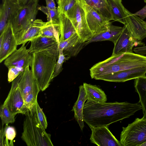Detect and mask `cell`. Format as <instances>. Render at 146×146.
<instances>
[{"label": "cell", "instance_id": "6da1fadb", "mask_svg": "<svg viewBox=\"0 0 146 146\" xmlns=\"http://www.w3.org/2000/svg\"><path fill=\"white\" fill-rule=\"evenodd\" d=\"M141 109L139 102L132 104L126 102H98L87 100L83 107V119L91 129L94 127L109 126L129 118Z\"/></svg>", "mask_w": 146, "mask_h": 146}, {"label": "cell", "instance_id": "7a4b0ae2", "mask_svg": "<svg viewBox=\"0 0 146 146\" xmlns=\"http://www.w3.org/2000/svg\"><path fill=\"white\" fill-rule=\"evenodd\" d=\"M146 66V56L137 53H127L111 56L99 62L90 69L92 79L110 73Z\"/></svg>", "mask_w": 146, "mask_h": 146}, {"label": "cell", "instance_id": "3957f363", "mask_svg": "<svg viewBox=\"0 0 146 146\" xmlns=\"http://www.w3.org/2000/svg\"><path fill=\"white\" fill-rule=\"evenodd\" d=\"M21 138L28 146H53L51 135L47 133L38 119L35 105L25 114Z\"/></svg>", "mask_w": 146, "mask_h": 146}, {"label": "cell", "instance_id": "277c9868", "mask_svg": "<svg viewBox=\"0 0 146 146\" xmlns=\"http://www.w3.org/2000/svg\"><path fill=\"white\" fill-rule=\"evenodd\" d=\"M31 66L33 74L42 91L50 85L57 59L42 52L33 53Z\"/></svg>", "mask_w": 146, "mask_h": 146}, {"label": "cell", "instance_id": "5b68a950", "mask_svg": "<svg viewBox=\"0 0 146 146\" xmlns=\"http://www.w3.org/2000/svg\"><path fill=\"white\" fill-rule=\"evenodd\" d=\"M38 1L29 0L25 3H19L11 22L15 34L29 27L36 20Z\"/></svg>", "mask_w": 146, "mask_h": 146}, {"label": "cell", "instance_id": "8992f818", "mask_svg": "<svg viewBox=\"0 0 146 146\" xmlns=\"http://www.w3.org/2000/svg\"><path fill=\"white\" fill-rule=\"evenodd\" d=\"M120 141L122 146H140L146 142V119L136 118L123 127Z\"/></svg>", "mask_w": 146, "mask_h": 146}, {"label": "cell", "instance_id": "52a82bcc", "mask_svg": "<svg viewBox=\"0 0 146 146\" xmlns=\"http://www.w3.org/2000/svg\"><path fill=\"white\" fill-rule=\"evenodd\" d=\"M23 72L19 74L11 82V90L3 104L7 107L12 113L16 115L19 113L25 114L28 111L18 87L19 82Z\"/></svg>", "mask_w": 146, "mask_h": 146}, {"label": "cell", "instance_id": "ba28073f", "mask_svg": "<svg viewBox=\"0 0 146 146\" xmlns=\"http://www.w3.org/2000/svg\"><path fill=\"white\" fill-rule=\"evenodd\" d=\"M31 45L28 49L32 54L37 52H42L52 56L58 60L59 55V43L55 38L39 36L31 41Z\"/></svg>", "mask_w": 146, "mask_h": 146}, {"label": "cell", "instance_id": "9c48e42d", "mask_svg": "<svg viewBox=\"0 0 146 146\" xmlns=\"http://www.w3.org/2000/svg\"><path fill=\"white\" fill-rule=\"evenodd\" d=\"M69 19L82 42H86L92 38L94 35L87 24L84 10L78 0L74 14Z\"/></svg>", "mask_w": 146, "mask_h": 146}, {"label": "cell", "instance_id": "30bf717a", "mask_svg": "<svg viewBox=\"0 0 146 146\" xmlns=\"http://www.w3.org/2000/svg\"><path fill=\"white\" fill-rule=\"evenodd\" d=\"M78 0L84 10L87 24L93 35L106 30L110 22L104 19L84 0Z\"/></svg>", "mask_w": 146, "mask_h": 146}, {"label": "cell", "instance_id": "8fae6325", "mask_svg": "<svg viewBox=\"0 0 146 146\" xmlns=\"http://www.w3.org/2000/svg\"><path fill=\"white\" fill-rule=\"evenodd\" d=\"M17 42L11 23L9 22L0 36V62L17 50Z\"/></svg>", "mask_w": 146, "mask_h": 146}, {"label": "cell", "instance_id": "7c38bea8", "mask_svg": "<svg viewBox=\"0 0 146 146\" xmlns=\"http://www.w3.org/2000/svg\"><path fill=\"white\" fill-rule=\"evenodd\" d=\"M108 126L96 127L91 129V142L99 146H122L112 133Z\"/></svg>", "mask_w": 146, "mask_h": 146}, {"label": "cell", "instance_id": "4fadbf2b", "mask_svg": "<svg viewBox=\"0 0 146 146\" xmlns=\"http://www.w3.org/2000/svg\"><path fill=\"white\" fill-rule=\"evenodd\" d=\"M144 46L141 41L136 40L130 33L126 26L124 25L123 31L116 42L112 55H121L127 53H132L134 46Z\"/></svg>", "mask_w": 146, "mask_h": 146}, {"label": "cell", "instance_id": "5bb4252c", "mask_svg": "<svg viewBox=\"0 0 146 146\" xmlns=\"http://www.w3.org/2000/svg\"><path fill=\"white\" fill-rule=\"evenodd\" d=\"M146 66L107 74L95 79L114 82H124L145 75Z\"/></svg>", "mask_w": 146, "mask_h": 146}, {"label": "cell", "instance_id": "9a60e30c", "mask_svg": "<svg viewBox=\"0 0 146 146\" xmlns=\"http://www.w3.org/2000/svg\"><path fill=\"white\" fill-rule=\"evenodd\" d=\"M125 24L130 33L137 40L141 41L146 37V23L137 16L125 8Z\"/></svg>", "mask_w": 146, "mask_h": 146}, {"label": "cell", "instance_id": "2e32d148", "mask_svg": "<svg viewBox=\"0 0 146 146\" xmlns=\"http://www.w3.org/2000/svg\"><path fill=\"white\" fill-rule=\"evenodd\" d=\"M25 44H23L19 49L5 60L4 64L7 67L14 66L25 70L27 67L31 66L32 55L27 49Z\"/></svg>", "mask_w": 146, "mask_h": 146}, {"label": "cell", "instance_id": "e0dca14e", "mask_svg": "<svg viewBox=\"0 0 146 146\" xmlns=\"http://www.w3.org/2000/svg\"><path fill=\"white\" fill-rule=\"evenodd\" d=\"M46 23L40 19H36L29 27L15 34L17 45L25 44L39 36Z\"/></svg>", "mask_w": 146, "mask_h": 146}, {"label": "cell", "instance_id": "ac0fdd59", "mask_svg": "<svg viewBox=\"0 0 146 146\" xmlns=\"http://www.w3.org/2000/svg\"><path fill=\"white\" fill-rule=\"evenodd\" d=\"M85 46V42H82L76 33L66 40L60 42L59 49L62 50L65 56L70 57L77 56Z\"/></svg>", "mask_w": 146, "mask_h": 146}, {"label": "cell", "instance_id": "d6986e66", "mask_svg": "<svg viewBox=\"0 0 146 146\" xmlns=\"http://www.w3.org/2000/svg\"><path fill=\"white\" fill-rule=\"evenodd\" d=\"M19 5L17 0H2L0 9V32L1 34L13 16Z\"/></svg>", "mask_w": 146, "mask_h": 146}, {"label": "cell", "instance_id": "ffe728a7", "mask_svg": "<svg viewBox=\"0 0 146 146\" xmlns=\"http://www.w3.org/2000/svg\"><path fill=\"white\" fill-rule=\"evenodd\" d=\"M18 87L23 99L31 92L40 90L29 66L25 69L19 82Z\"/></svg>", "mask_w": 146, "mask_h": 146}, {"label": "cell", "instance_id": "44dd1931", "mask_svg": "<svg viewBox=\"0 0 146 146\" xmlns=\"http://www.w3.org/2000/svg\"><path fill=\"white\" fill-rule=\"evenodd\" d=\"M123 27L115 26L110 22L107 29L99 34L94 35L90 40L85 42V46L94 42L108 40L115 44L119 37Z\"/></svg>", "mask_w": 146, "mask_h": 146}, {"label": "cell", "instance_id": "7402d4cb", "mask_svg": "<svg viewBox=\"0 0 146 146\" xmlns=\"http://www.w3.org/2000/svg\"><path fill=\"white\" fill-rule=\"evenodd\" d=\"M79 91L77 100L74 104L72 111L74 112V117L79 124L81 131L84 127L83 110L85 102L87 100L86 94L83 85L79 87Z\"/></svg>", "mask_w": 146, "mask_h": 146}, {"label": "cell", "instance_id": "603a6c76", "mask_svg": "<svg viewBox=\"0 0 146 146\" xmlns=\"http://www.w3.org/2000/svg\"><path fill=\"white\" fill-rule=\"evenodd\" d=\"M86 3L107 21L113 20L106 0H90Z\"/></svg>", "mask_w": 146, "mask_h": 146}, {"label": "cell", "instance_id": "cb8c5ba5", "mask_svg": "<svg viewBox=\"0 0 146 146\" xmlns=\"http://www.w3.org/2000/svg\"><path fill=\"white\" fill-rule=\"evenodd\" d=\"M60 42L65 40L76 33L70 19L62 13H59Z\"/></svg>", "mask_w": 146, "mask_h": 146}, {"label": "cell", "instance_id": "d4e9b609", "mask_svg": "<svg viewBox=\"0 0 146 146\" xmlns=\"http://www.w3.org/2000/svg\"><path fill=\"white\" fill-rule=\"evenodd\" d=\"M106 1L110 8L113 20L125 25L126 23L125 8L122 4V0Z\"/></svg>", "mask_w": 146, "mask_h": 146}, {"label": "cell", "instance_id": "484cf974", "mask_svg": "<svg viewBox=\"0 0 146 146\" xmlns=\"http://www.w3.org/2000/svg\"><path fill=\"white\" fill-rule=\"evenodd\" d=\"M134 87L138 94L142 107L143 118L146 119V75L134 79Z\"/></svg>", "mask_w": 146, "mask_h": 146}, {"label": "cell", "instance_id": "4316f807", "mask_svg": "<svg viewBox=\"0 0 146 146\" xmlns=\"http://www.w3.org/2000/svg\"><path fill=\"white\" fill-rule=\"evenodd\" d=\"M86 90L87 100H91L98 102H105L107 100V96L102 89L96 85L83 83Z\"/></svg>", "mask_w": 146, "mask_h": 146}, {"label": "cell", "instance_id": "83f0119b", "mask_svg": "<svg viewBox=\"0 0 146 146\" xmlns=\"http://www.w3.org/2000/svg\"><path fill=\"white\" fill-rule=\"evenodd\" d=\"M16 134V131L14 127L7 124L4 128L2 126L0 131V146H14L13 141Z\"/></svg>", "mask_w": 146, "mask_h": 146}, {"label": "cell", "instance_id": "f1b7e54d", "mask_svg": "<svg viewBox=\"0 0 146 146\" xmlns=\"http://www.w3.org/2000/svg\"><path fill=\"white\" fill-rule=\"evenodd\" d=\"M60 28L59 24L47 22L41 29L39 36L53 38L60 42Z\"/></svg>", "mask_w": 146, "mask_h": 146}, {"label": "cell", "instance_id": "f546056e", "mask_svg": "<svg viewBox=\"0 0 146 146\" xmlns=\"http://www.w3.org/2000/svg\"><path fill=\"white\" fill-rule=\"evenodd\" d=\"M16 115L12 113L7 107L3 104L0 107V117L1 120L2 126L4 124L8 125L13 123L15 121Z\"/></svg>", "mask_w": 146, "mask_h": 146}, {"label": "cell", "instance_id": "4dcf8cb0", "mask_svg": "<svg viewBox=\"0 0 146 146\" xmlns=\"http://www.w3.org/2000/svg\"><path fill=\"white\" fill-rule=\"evenodd\" d=\"M38 9L47 16V22L60 24L59 13L57 9H51L44 6H40Z\"/></svg>", "mask_w": 146, "mask_h": 146}, {"label": "cell", "instance_id": "1f68e13d", "mask_svg": "<svg viewBox=\"0 0 146 146\" xmlns=\"http://www.w3.org/2000/svg\"><path fill=\"white\" fill-rule=\"evenodd\" d=\"M59 55L52 75V79L56 77L61 72L63 69L62 65L63 63L70 58L69 56H65L63 54L62 50L59 49Z\"/></svg>", "mask_w": 146, "mask_h": 146}, {"label": "cell", "instance_id": "d6a6232c", "mask_svg": "<svg viewBox=\"0 0 146 146\" xmlns=\"http://www.w3.org/2000/svg\"><path fill=\"white\" fill-rule=\"evenodd\" d=\"M76 2L77 0H70L58 11L59 13H63L69 19L74 14Z\"/></svg>", "mask_w": 146, "mask_h": 146}, {"label": "cell", "instance_id": "836d02e7", "mask_svg": "<svg viewBox=\"0 0 146 146\" xmlns=\"http://www.w3.org/2000/svg\"><path fill=\"white\" fill-rule=\"evenodd\" d=\"M35 107L39 121L42 127L46 129L48 126L46 118L42 110L40 107L37 100L36 102Z\"/></svg>", "mask_w": 146, "mask_h": 146}, {"label": "cell", "instance_id": "e575fe53", "mask_svg": "<svg viewBox=\"0 0 146 146\" xmlns=\"http://www.w3.org/2000/svg\"><path fill=\"white\" fill-rule=\"evenodd\" d=\"M8 80L9 83L12 82L19 74L23 72L24 70L14 66L8 68Z\"/></svg>", "mask_w": 146, "mask_h": 146}, {"label": "cell", "instance_id": "d590c367", "mask_svg": "<svg viewBox=\"0 0 146 146\" xmlns=\"http://www.w3.org/2000/svg\"><path fill=\"white\" fill-rule=\"evenodd\" d=\"M134 14L139 16L141 19L143 20L146 17V5L140 10Z\"/></svg>", "mask_w": 146, "mask_h": 146}, {"label": "cell", "instance_id": "8d00e7d4", "mask_svg": "<svg viewBox=\"0 0 146 146\" xmlns=\"http://www.w3.org/2000/svg\"><path fill=\"white\" fill-rule=\"evenodd\" d=\"M133 50L137 54L142 55H146V46L135 47Z\"/></svg>", "mask_w": 146, "mask_h": 146}, {"label": "cell", "instance_id": "74e56055", "mask_svg": "<svg viewBox=\"0 0 146 146\" xmlns=\"http://www.w3.org/2000/svg\"><path fill=\"white\" fill-rule=\"evenodd\" d=\"M46 3V7L51 9H56L54 0H45Z\"/></svg>", "mask_w": 146, "mask_h": 146}, {"label": "cell", "instance_id": "f35d334b", "mask_svg": "<svg viewBox=\"0 0 146 146\" xmlns=\"http://www.w3.org/2000/svg\"><path fill=\"white\" fill-rule=\"evenodd\" d=\"M70 0H57L58 11H60L64 5Z\"/></svg>", "mask_w": 146, "mask_h": 146}, {"label": "cell", "instance_id": "ab89813d", "mask_svg": "<svg viewBox=\"0 0 146 146\" xmlns=\"http://www.w3.org/2000/svg\"><path fill=\"white\" fill-rule=\"evenodd\" d=\"M29 0H17L19 3H25Z\"/></svg>", "mask_w": 146, "mask_h": 146}, {"label": "cell", "instance_id": "60d3db41", "mask_svg": "<svg viewBox=\"0 0 146 146\" xmlns=\"http://www.w3.org/2000/svg\"><path fill=\"white\" fill-rule=\"evenodd\" d=\"M140 146H146V142L140 145Z\"/></svg>", "mask_w": 146, "mask_h": 146}, {"label": "cell", "instance_id": "b9f144b4", "mask_svg": "<svg viewBox=\"0 0 146 146\" xmlns=\"http://www.w3.org/2000/svg\"><path fill=\"white\" fill-rule=\"evenodd\" d=\"M84 0L86 2L87 1H89L90 0Z\"/></svg>", "mask_w": 146, "mask_h": 146}]
</instances>
